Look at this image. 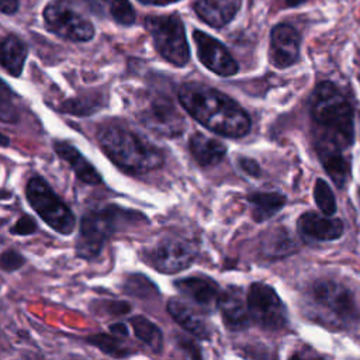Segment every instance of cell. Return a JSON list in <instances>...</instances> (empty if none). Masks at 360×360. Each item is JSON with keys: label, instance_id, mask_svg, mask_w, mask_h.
<instances>
[{"label": "cell", "instance_id": "obj_1", "mask_svg": "<svg viewBox=\"0 0 360 360\" xmlns=\"http://www.w3.org/2000/svg\"><path fill=\"white\" fill-rule=\"evenodd\" d=\"M177 97L183 108L210 131L240 138L250 129V118L246 111L226 94L201 83H186Z\"/></svg>", "mask_w": 360, "mask_h": 360}, {"label": "cell", "instance_id": "obj_2", "mask_svg": "<svg viewBox=\"0 0 360 360\" xmlns=\"http://www.w3.org/2000/svg\"><path fill=\"white\" fill-rule=\"evenodd\" d=\"M309 112L315 125V139L329 141L346 149L354 141V114L338 86L321 82L309 97Z\"/></svg>", "mask_w": 360, "mask_h": 360}, {"label": "cell", "instance_id": "obj_3", "mask_svg": "<svg viewBox=\"0 0 360 360\" xmlns=\"http://www.w3.org/2000/svg\"><path fill=\"white\" fill-rule=\"evenodd\" d=\"M97 141L105 156L127 173L145 174L163 165V153L124 125L105 124L100 127Z\"/></svg>", "mask_w": 360, "mask_h": 360}, {"label": "cell", "instance_id": "obj_4", "mask_svg": "<svg viewBox=\"0 0 360 360\" xmlns=\"http://www.w3.org/2000/svg\"><path fill=\"white\" fill-rule=\"evenodd\" d=\"M145 222L148 219L142 212L115 204L93 208L80 218L76 256L84 260H93L100 256L110 236Z\"/></svg>", "mask_w": 360, "mask_h": 360}, {"label": "cell", "instance_id": "obj_5", "mask_svg": "<svg viewBox=\"0 0 360 360\" xmlns=\"http://www.w3.org/2000/svg\"><path fill=\"white\" fill-rule=\"evenodd\" d=\"M309 315L330 328L350 325L356 315L353 294L340 283L333 280H318L307 292Z\"/></svg>", "mask_w": 360, "mask_h": 360}, {"label": "cell", "instance_id": "obj_6", "mask_svg": "<svg viewBox=\"0 0 360 360\" xmlns=\"http://www.w3.org/2000/svg\"><path fill=\"white\" fill-rule=\"evenodd\" d=\"M25 198L38 217L55 232L70 235L75 231L76 217L73 211L42 176L34 174L28 179Z\"/></svg>", "mask_w": 360, "mask_h": 360}, {"label": "cell", "instance_id": "obj_7", "mask_svg": "<svg viewBox=\"0 0 360 360\" xmlns=\"http://www.w3.org/2000/svg\"><path fill=\"white\" fill-rule=\"evenodd\" d=\"M156 52L169 63L183 68L190 60V46L183 20L177 13L146 15L143 20Z\"/></svg>", "mask_w": 360, "mask_h": 360}, {"label": "cell", "instance_id": "obj_8", "mask_svg": "<svg viewBox=\"0 0 360 360\" xmlns=\"http://www.w3.org/2000/svg\"><path fill=\"white\" fill-rule=\"evenodd\" d=\"M44 22L52 34L70 42H89L96 35L93 22L68 0H52L42 10Z\"/></svg>", "mask_w": 360, "mask_h": 360}, {"label": "cell", "instance_id": "obj_9", "mask_svg": "<svg viewBox=\"0 0 360 360\" xmlns=\"http://www.w3.org/2000/svg\"><path fill=\"white\" fill-rule=\"evenodd\" d=\"M248 309L250 321L267 330L283 329L287 323V309L277 292L264 283H253L249 287Z\"/></svg>", "mask_w": 360, "mask_h": 360}, {"label": "cell", "instance_id": "obj_10", "mask_svg": "<svg viewBox=\"0 0 360 360\" xmlns=\"http://www.w3.org/2000/svg\"><path fill=\"white\" fill-rule=\"evenodd\" d=\"M195 259V249L191 243L166 238L153 248L145 250L143 260L160 273H177L188 267Z\"/></svg>", "mask_w": 360, "mask_h": 360}, {"label": "cell", "instance_id": "obj_11", "mask_svg": "<svg viewBox=\"0 0 360 360\" xmlns=\"http://www.w3.org/2000/svg\"><path fill=\"white\" fill-rule=\"evenodd\" d=\"M139 120L155 134L179 136L186 127L184 117L166 96H152L148 105L141 111Z\"/></svg>", "mask_w": 360, "mask_h": 360}, {"label": "cell", "instance_id": "obj_12", "mask_svg": "<svg viewBox=\"0 0 360 360\" xmlns=\"http://www.w3.org/2000/svg\"><path fill=\"white\" fill-rule=\"evenodd\" d=\"M193 39L197 48V56L207 69L222 77L232 76L239 70L238 62L217 38L201 30H194Z\"/></svg>", "mask_w": 360, "mask_h": 360}, {"label": "cell", "instance_id": "obj_13", "mask_svg": "<svg viewBox=\"0 0 360 360\" xmlns=\"http://www.w3.org/2000/svg\"><path fill=\"white\" fill-rule=\"evenodd\" d=\"M301 35L288 22H278L270 31L269 59L273 66L285 69L297 63L300 58Z\"/></svg>", "mask_w": 360, "mask_h": 360}, {"label": "cell", "instance_id": "obj_14", "mask_svg": "<svg viewBox=\"0 0 360 360\" xmlns=\"http://www.w3.org/2000/svg\"><path fill=\"white\" fill-rule=\"evenodd\" d=\"M217 305L222 315V321L229 330H242L249 326L250 315L248 302L239 287L229 285L224 291H219Z\"/></svg>", "mask_w": 360, "mask_h": 360}, {"label": "cell", "instance_id": "obj_15", "mask_svg": "<svg viewBox=\"0 0 360 360\" xmlns=\"http://www.w3.org/2000/svg\"><path fill=\"white\" fill-rule=\"evenodd\" d=\"M298 231L305 240L326 242L342 236L345 226L338 218L322 217L316 212H304L298 218Z\"/></svg>", "mask_w": 360, "mask_h": 360}, {"label": "cell", "instance_id": "obj_16", "mask_svg": "<svg viewBox=\"0 0 360 360\" xmlns=\"http://www.w3.org/2000/svg\"><path fill=\"white\" fill-rule=\"evenodd\" d=\"M52 148L55 153L72 167L77 180L90 186L103 184V176L97 172L94 165L89 162L86 156L73 143L62 139H53Z\"/></svg>", "mask_w": 360, "mask_h": 360}, {"label": "cell", "instance_id": "obj_17", "mask_svg": "<svg viewBox=\"0 0 360 360\" xmlns=\"http://www.w3.org/2000/svg\"><path fill=\"white\" fill-rule=\"evenodd\" d=\"M315 149L325 172L338 187H343L350 177V160L345 149L323 139H315Z\"/></svg>", "mask_w": 360, "mask_h": 360}, {"label": "cell", "instance_id": "obj_18", "mask_svg": "<svg viewBox=\"0 0 360 360\" xmlns=\"http://www.w3.org/2000/svg\"><path fill=\"white\" fill-rule=\"evenodd\" d=\"M240 6L242 0H197L193 11L207 25L221 30L235 18Z\"/></svg>", "mask_w": 360, "mask_h": 360}, {"label": "cell", "instance_id": "obj_19", "mask_svg": "<svg viewBox=\"0 0 360 360\" xmlns=\"http://www.w3.org/2000/svg\"><path fill=\"white\" fill-rule=\"evenodd\" d=\"M174 287L179 292L202 307H210L217 302L221 291L219 285L212 278L204 276H190L179 278L174 281Z\"/></svg>", "mask_w": 360, "mask_h": 360}, {"label": "cell", "instance_id": "obj_20", "mask_svg": "<svg viewBox=\"0 0 360 360\" xmlns=\"http://www.w3.org/2000/svg\"><path fill=\"white\" fill-rule=\"evenodd\" d=\"M28 56L25 41L17 34H8L0 39V66L11 76L20 77Z\"/></svg>", "mask_w": 360, "mask_h": 360}, {"label": "cell", "instance_id": "obj_21", "mask_svg": "<svg viewBox=\"0 0 360 360\" xmlns=\"http://www.w3.org/2000/svg\"><path fill=\"white\" fill-rule=\"evenodd\" d=\"M167 312L183 329H186L195 338H210V329L204 318L186 301L180 298H170L167 302Z\"/></svg>", "mask_w": 360, "mask_h": 360}, {"label": "cell", "instance_id": "obj_22", "mask_svg": "<svg viewBox=\"0 0 360 360\" xmlns=\"http://www.w3.org/2000/svg\"><path fill=\"white\" fill-rule=\"evenodd\" d=\"M188 149L195 162L205 167L219 163L226 153V146L221 141L201 132H195L190 136Z\"/></svg>", "mask_w": 360, "mask_h": 360}, {"label": "cell", "instance_id": "obj_23", "mask_svg": "<svg viewBox=\"0 0 360 360\" xmlns=\"http://www.w3.org/2000/svg\"><path fill=\"white\" fill-rule=\"evenodd\" d=\"M248 201L252 207V217L257 222L271 218L285 205V197L276 191L249 194Z\"/></svg>", "mask_w": 360, "mask_h": 360}, {"label": "cell", "instance_id": "obj_24", "mask_svg": "<svg viewBox=\"0 0 360 360\" xmlns=\"http://www.w3.org/2000/svg\"><path fill=\"white\" fill-rule=\"evenodd\" d=\"M135 336L153 353H159L163 346L162 330L142 315H135L129 319Z\"/></svg>", "mask_w": 360, "mask_h": 360}, {"label": "cell", "instance_id": "obj_25", "mask_svg": "<svg viewBox=\"0 0 360 360\" xmlns=\"http://www.w3.org/2000/svg\"><path fill=\"white\" fill-rule=\"evenodd\" d=\"M121 339L122 338L112 333H96V335L87 336L84 340L89 345L97 347L100 352H103L107 356L127 357L131 354V350Z\"/></svg>", "mask_w": 360, "mask_h": 360}, {"label": "cell", "instance_id": "obj_26", "mask_svg": "<svg viewBox=\"0 0 360 360\" xmlns=\"http://www.w3.org/2000/svg\"><path fill=\"white\" fill-rule=\"evenodd\" d=\"M18 97L13 89L0 77V121L7 124H17L21 118Z\"/></svg>", "mask_w": 360, "mask_h": 360}, {"label": "cell", "instance_id": "obj_27", "mask_svg": "<svg viewBox=\"0 0 360 360\" xmlns=\"http://www.w3.org/2000/svg\"><path fill=\"white\" fill-rule=\"evenodd\" d=\"M101 108V97L100 96H83L69 98L62 103L59 107L60 111L73 115H91Z\"/></svg>", "mask_w": 360, "mask_h": 360}, {"label": "cell", "instance_id": "obj_28", "mask_svg": "<svg viewBox=\"0 0 360 360\" xmlns=\"http://www.w3.org/2000/svg\"><path fill=\"white\" fill-rule=\"evenodd\" d=\"M124 291L129 295H135L139 298H146L158 294V288L155 284L142 274H131L122 285Z\"/></svg>", "mask_w": 360, "mask_h": 360}, {"label": "cell", "instance_id": "obj_29", "mask_svg": "<svg viewBox=\"0 0 360 360\" xmlns=\"http://www.w3.org/2000/svg\"><path fill=\"white\" fill-rule=\"evenodd\" d=\"M111 18L124 27L134 25L136 21V11L129 0H111L108 3Z\"/></svg>", "mask_w": 360, "mask_h": 360}, {"label": "cell", "instance_id": "obj_30", "mask_svg": "<svg viewBox=\"0 0 360 360\" xmlns=\"http://www.w3.org/2000/svg\"><path fill=\"white\" fill-rule=\"evenodd\" d=\"M314 198H315V202L318 205V208L325 214V215H332L336 212V200H335V195L329 187V184L322 180V179H318L315 181V186H314Z\"/></svg>", "mask_w": 360, "mask_h": 360}, {"label": "cell", "instance_id": "obj_31", "mask_svg": "<svg viewBox=\"0 0 360 360\" xmlns=\"http://www.w3.org/2000/svg\"><path fill=\"white\" fill-rule=\"evenodd\" d=\"M294 249V243L290 238V233L284 229H277L274 235L269 238L266 253L270 256H284Z\"/></svg>", "mask_w": 360, "mask_h": 360}, {"label": "cell", "instance_id": "obj_32", "mask_svg": "<svg viewBox=\"0 0 360 360\" xmlns=\"http://www.w3.org/2000/svg\"><path fill=\"white\" fill-rule=\"evenodd\" d=\"M25 264V257L15 249H7L0 253V270L6 273L15 271Z\"/></svg>", "mask_w": 360, "mask_h": 360}, {"label": "cell", "instance_id": "obj_33", "mask_svg": "<svg viewBox=\"0 0 360 360\" xmlns=\"http://www.w3.org/2000/svg\"><path fill=\"white\" fill-rule=\"evenodd\" d=\"M37 231H38V225H37L35 219L32 217H30L28 214H22L14 222V225L10 228L11 235H20V236H28Z\"/></svg>", "mask_w": 360, "mask_h": 360}, {"label": "cell", "instance_id": "obj_34", "mask_svg": "<svg viewBox=\"0 0 360 360\" xmlns=\"http://www.w3.org/2000/svg\"><path fill=\"white\" fill-rule=\"evenodd\" d=\"M101 305L107 308V312L110 315H124L131 311L128 302L124 301H101Z\"/></svg>", "mask_w": 360, "mask_h": 360}, {"label": "cell", "instance_id": "obj_35", "mask_svg": "<svg viewBox=\"0 0 360 360\" xmlns=\"http://www.w3.org/2000/svg\"><path fill=\"white\" fill-rule=\"evenodd\" d=\"M239 166L242 167V170L245 173H248L249 176H253V177H257L260 174V167L257 165L256 160L253 159H249V158H240L239 159Z\"/></svg>", "mask_w": 360, "mask_h": 360}, {"label": "cell", "instance_id": "obj_36", "mask_svg": "<svg viewBox=\"0 0 360 360\" xmlns=\"http://www.w3.org/2000/svg\"><path fill=\"white\" fill-rule=\"evenodd\" d=\"M20 8V0H0V13L13 15Z\"/></svg>", "mask_w": 360, "mask_h": 360}, {"label": "cell", "instance_id": "obj_37", "mask_svg": "<svg viewBox=\"0 0 360 360\" xmlns=\"http://www.w3.org/2000/svg\"><path fill=\"white\" fill-rule=\"evenodd\" d=\"M108 329H110V333L117 335V336H120V338L128 336V328H127V325H125V323H122V322L111 323Z\"/></svg>", "mask_w": 360, "mask_h": 360}, {"label": "cell", "instance_id": "obj_38", "mask_svg": "<svg viewBox=\"0 0 360 360\" xmlns=\"http://www.w3.org/2000/svg\"><path fill=\"white\" fill-rule=\"evenodd\" d=\"M284 1H285L287 7H291V8L300 7V6H302L304 3H307V0H284Z\"/></svg>", "mask_w": 360, "mask_h": 360}, {"label": "cell", "instance_id": "obj_39", "mask_svg": "<svg viewBox=\"0 0 360 360\" xmlns=\"http://www.w3.org/2000/svg\"><path fill=\"white\" fill-rule=\"evenodd\" d=\"M8 145H10V138L0 132V146H1V148H7Z\"/></svg>", "mask_w": 360, "mask_h": 360}, {"label": "cell", "instance_id": "obj_40", "mask_svg": "<svg viewBox=\"0 0 360 360\" xmlns=\"http://www.w3.org/2000/svg\"><path fill=\"white\" fill-rule=\"evenodd\" d=\"M172 1H177V0H152V4L163 6V4H167V3H172Z\"/></svg>", "mask_w": 360, "mask_h": 360}, {"label": "cell", "instance_id": "obj_41", "mask_svg": "<svg viewBox=\"0 0 360 360\" xmlns=\"http://www.w3.org/2000/svg\"><path fill=\"white\" fill-rule=\"evenodd\" d=\"M13 195V193L10 191H4V193H0V198H10Z\"/></svg>", "mask_w": 360, "mask_h": 360}, {"label": "cell", "instance_id": "obj_42", "mask_svg": "<svg viewBox=\"0 0 360 360\" xmlns=\"http://www.w3.org/2000/svg\"><path fill=\"white\" fill-rule=\"evenodd\" d=\"M136 1H139L142 4H152V0H136Z\"/></svg>", "mask_w": 360, "mask_h": 360}, {"label": "cell", "instance_id": "obj_43", "mask_svg": "<svg viewBox=\"0 0 360 360\" xmlns=\"http://www.w3.org/2000/svg\"><path fill=\"white\" fill-rule=\"evenodd\" d=\"M101 1H107V3H110V1H111V0H101Z\"/></svg>", "mask_w": 360, "mask_h": 360}, {"label": "cell", "instance_id": "obj_44", "mask_svg": "<svg viewBox=\"0 0 360 360\" xmlns=\"http://www.w3.org/2000/svg\"><path fill=\"white\" fill-rule=\"evenodd\" d=\"M359 200H360V191H359Z\"/></svg>", "mask_w": 360, "mask_h": 360}, {"label": "cell", "instance_id": "obj_45", "mask_svg": "<svg viewBox=\"0 0 360 360\" xmlns=\"http://www.w3.org/2000/svg\"><path fill=\"white\" fill-rule=\"evenodd\" d=\"M0 242H1V238H0Z\"/></svg>", "mask_w": 360, "mask_h": 360}]
</instances>
